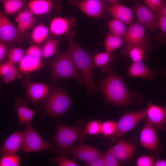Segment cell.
Here are the masks:
<instances>
[{
    "mask_svg": "<svg viewBox=\"0 0 166 166\" xmlns=\"http://www.w3.org/2000/svg\"><path fill=\"white\" fill-rule=\"evenodd\" d=\"M99 88L105 101L108 103L124 107L142 102L141 96L136 92L130 91L123 79L112 69L100 80Z\"/></svg>",
    "mask_w": 166,
    "mask_h": 166,
    "instance_id": "1",
    "label": "cell"
},
{
    "mask_svg": "<svg viewBox=\"0 0 166 166\" xmlns=\"http://www.w3.org/2000/svg\"><path fill=\"white\" fill-rule=\"evenodd\" d=\"M75 34V32L73 31L66 34L69 45L68 49L76 67L81 72L87 87V93L93 95L98 90L93 77V57L75 42L74 38Z\"/></svg>",
    "mask_w": 166,
    "mask_h": 166,
    "instance_id": "2",
    "label": "cell"
},
{
    "mask_svg": "<svg viewBox=\"0 0 166 166\" xmlns=\"http://www.w3.org/2000/svg\"><path fill=\"white\" fill-rule=\"evenodd\" d=\"M50 69L51 80L60 79H76L81 85L85 83L82 75L78 71L67 49L63 52H57L54 59L47 62Z\"/></svg>",
    "mask_w": 166,
    "mask_h": 166,
    "instance_id": "3",
    "label": "cell"
},
{
    "mask_svg": "<svg viewBox=\"0 0 166 166\" xmlns=\"http://www.w3.org/2000/svg\"><path fill=\"white\" fill-rule=\"evenodd\" d=\"M84 130L80 125L69 126L58 122L55 132L51 141L57 148L61 156H65L76 141L83 142L86 137Z\"/></svg>",
    "mask_w": 166,
    "mask_h": 166,
    "instance_id": "4",
    "label": "cell"
},
{
    "mask_svg": "<svg viewBox=\"0 0 166 166\" xmlns=\"http://www.w3.org/2000/svg\"><path fill=\"white\" fill-rule=\"evenodd\" d=\"M72 101L65 90L54 89L46 97L44 106L45 112L50 117H60L68 111Z\"/></svg>",
    "mask_w": 166,
    "mask_h": 166,
    "instance_id": "5",
    "label": "cell"
},
{
    "mask_svg": "<svg viewBox=\"0 0 166 166\" xmlns=\"http://www.w3.org/2000/svg\"><path fill=\"white\" fill-rule=\"evenodd\" d=\"M21 148L23 151L28 153L47 149L52 150L55 148L39 136L30 122L26 125Z\"/></svg>",
    "mask_w": 166,
    "mask_h": 166,
    "instance_id": "6",
    "label": "cell"
},
{
    "mask_svg": "<svg viewBox=\"0 0 166 166\" xmlns=\"http://www.w3.org/2000/svg\"><path fill=\"white\" fill-rule=\"evenodd\" d=\"M145 116L146 108L124 114L117 122L116 132L111 137L113 140L130 131Z\"/></svg>",
    "mask_w": 166,
    "mask_h": 166,
    "instance_id": "7",
    "label": "cell"
},
{
    "mask_svg": "<svg viewBox=\"0 0 166 166\" xmlns=\"http://www.w3.org/2000/svg\"><path fill=\"white\" fill-rule=\"evenodd\" d=\"M156 131L147 121L140 134V144L150 152H157L161 150L162 145L156 134Z\"/></svg>",
    "mask_w": 166,
    "mask_h": 166,
    "instance_id": "8",
    "label": "cell"
},
{
    "mask_svg": "<svg viewBox=\"0 0 166 166\" xmlns=\"http://www.w3.org/2000/svg\"><path fill=\"white\" fill-rule=\"evenodd\" d=\"M24 85L27 98L34 106L45 98L49 92V88L43 82H32L25 80Z\"/></svg>",
    "mask_w": 166,
    "mask_h": 166,
    "instance_id": "9",
    "label": "cell"
},
{
    "mask_svg": "<svg viewBox=\"0 0 166 166\" xmlns=\"http://www.w3.org/2000/svg\"><path fill=\"white\" fill-rule=\"evenodd\" d=\"M71 6H75L90 17L98 18L102 15L106 4L104 0H82L69 1Z\"/></svg>",
    "mask_w": 166,
    "mask_h": 166,
    "instance_id": "10",
    "label": "cell"
},
{
    "mask_svg": "<svg viewBox=\"0 0 166 166\" xmlns=\"http://www.w3.org/2000/svg\"><path fill=\"white\" fill-rule=\"evenodd\" d=\"M146 108V121L157 132L165 130L166 121L164 108L151 103H148Z\"/></svg>",
    "mask_w": 166,
    "mask_h": 166,
    "instance_id": "11",
    "label": "cell"
},
{
    "mask_svg": "<svg viewBox=\"0 0 166 166\" xmlns=\"http://www.w3.org/2000/svg\"><path fill=\"white\" fill-rule=\"evenodd\" d=\"M133 11L139 23L148 30L153 31L158 28V22L156 20L155 14L148 8L136 2Z\"/></svg>",
    "mask_w": 166,
    "mask_h": 166,
    "instance_id": "12",
    "label": "cell"
},
{
    "mask_svg": "<svg viewBox=\"0 0 166 166\" xmlns=\"http://www.w3.org/2000/svg\"><path fill=\"white\" fill-rule=\"evenodd\" d=\"M124 39L126 45H139L148 49L144 26L140 23H134L130 25Z\"/></svg>",
    "mask_w": 166,
    "mask_h": 166,
    "instance_id": "13",
    "label": "cell"
},
{
    "mask_svg": "<svg viewBox=\"0 0 166 166\" xmlns=\"http://www.w3.org/2000/svg\"><path fill=\"white\" fill-rule=\"evenodd\" d=\"M70 155L74 160H80L85 163L100 157L102 152L97 148L79 142L75 146H72L69 150Z\"/></svg>",
    "mask_w": 166,
    "mask_h": 166,
    "instance_id": "14",
    "label": "cell"
},
{
    "mask_svg": "<svg viewBox=\"0 0 166 166\" xmlns=\"http://www.w3.org/2000/svg\"><path fill=\"white\" fill-rule=\"evenodd\" d=\"M21 33L2 11H0V40L5 42L16 41Z\"/></svg>",
    "mask_w": 166,
    "mask_h": 166,
    "instance_id": "15",
    "label": "cell"
},
{
    "mask_svg": "<svg viewBox=\"0 0 166 166\" xmlns=\"http://www.w3.org/2000/svg\"><path fill=\"white\" fill-rule=\"evenodd\" d=\"M136 147L133 142L121 140L111 149L117 160L122 164L132 159Z\"/></svg>",
    "mask_w": 166,
    "mask_h": 166,
    "instance_id": "16",
    "label": "cell"
},
{
    "mask_svg": "<svg viewBox=\"0 0 166 166\" xmlns=\"http://www.w3.org/2000/svg\"><path fill=\"white\" fill-rule=\"evenodd\" d=\"M24 133V131L20 130L10 135L0 147V156L15 154L21 148Z\"/></svg>",
    "mask_w": 166,
    "mask_h": 166,
    "instance_id": "17",
    "label": "cell"
},
{
    "mask_svg": "<svg viewBox=\"0 0 166 166\" xmlns=\"http://www.w3.org/2000/svg\"><path fill=\"white\" fill-rule=\"evenodd\" d=\"M105 10L114 19L121 22L124 24H130L133 19L132 10L119 3L106 4Z\"/></svg>",
    "mask_w": 166,
    "mask_h": 166,
    "instance_id": "18",
    "label": "cell"
},
{
    "mask_svg": "<svg viewBox=\"0 0 166 166\" xmlns=\"http://www.w3.org/2000/svg\"><path fill=\"white\" fill-rule=\"evenodd\" d=\"M14 109L18 119V124L26 125L31 122L32 119L37 111L30 109L27 101L22 97H18L15 101Z\"/></svg>",
    "mask_w": 166,
    "mask_h": 166,
    "instance_id": "19",
    "label": "cell"
},
{
    "mask_svg": "<svg viewBox=\"0 0 166 166\" xmlns=\"http://www.w3.org/2000/svg\"><path fill=\"white\" fill-rule=\"evenodd\" d=\"M127 71L130 77L140 78L145 81L153 80L157 74L155 69H150L143 61L132 62Z\"/></svg>",
    "mask_w": 166,
    "mask_h": 166,
    "instance_id": "20",
    "label": "cell"
},
{
    "mask_svg": "<svg viewBox=\"0 0 166 166\" xmlns=\"http://www.w3.org/2000/svg\"><path fill=\"white\" fill-rule=\"evenodd\" d=\"M57 0H30L27 3L28 9L34 15H42L49 13L59 6Z\"/></svg>",
    "mask_w": 166,
    "mask_h": 166,
    "instance_id": "21",
    "label": "cell"
},
{
    "mask_svg": "<svg viewBox=\"0 0 166 166\" xmlns=\"http://www.w3.org/2000/svg\"><path fill=\"white\" fill-rule=\"evenodd\" d=\"M115 61L113 52L106 51L98 53L93 57V68H97L103 73L108 72L112 69V64Z\"/></svg>",
    "mask_w": 166,
    "mask_h": 166,
    "instance_id": "22",
    "label": "cell"
},
{
    "mask_svg": "<svg viewBox=\"0 0 166 166\" xmlns=\"http://www.w3.org/2000/svg\"><path fill=\"white\" fill-rule=\"evenodd\" d=\"M73 19L69 20L61 17H57L50 21L49 30L51 33L57 36H60L67 34L73 26Z\"/></svg>",
    "mask_w": 166,
    "mask_h": 166,
    "instance_id": "23",
    "label": "cell"
},
{
    "mask_svg": "<svg viewBox=\"0 0 166 166\" xmlns=\"http://www.w3.org/2000/svg\"><path fill=\"white\" fill-rule=\"evenodd\" d=\"M18 29L22 33L33 27L37 20L34 14L28 9L20 11L15 18Z\"/></svg>",
    "mask_w": 166,
    "mask_h": 166,
    "instance_id": "24",
    "label": "cell"
},
{
    "mask_svg": "<svg viewBox=\"0 0 166 166\" xmlns=\"http://www.w3.org/2000/svg\"><path fill=\"white\" fill-rule=\"evenodd\" d=\"M147 50L146 48L140 45H125L121 54L122 56L128 55L132 62L143 61L147 59L146 54Z\"/></svg>",
    "mask_w": 166,
    "mask_h": 166,
    "instance_id": "25",
    "label": "cell"
},
{
    "mask_svg": "<svg viewBox=\"0 0 166 166\" xmlns=\"http://www.w3.org/2000/svg\"><path fill=\"white\" fill-rule=\"evenodd\" d=\"M41 64V58L25 53L18 63L19 70L23 73H28L38 70Z\"/></svg>",
    "mask_w": 166,
    "mask_h": 166,
    "instance_id": "26",
    "label": "cell"
},
{
    "mask_svg": "<svg viewBox=\"0 0 166 166\" xmlns=\"http://www.w3.org/2000/svg\"><path fill=\"white\" fill-rule=\"evenodd\" d=\"M124 42V38L117 36L109 31L108 33L105 41V51L109 52H113L122 46Z\"/></svg>",
    "mask_w": 166,
    "mask_h": 166,
    "instance_id": "27",
    "label": "cell"
},
{
    "mask_svg": "<svg viewBox=\"0 0 166 166\" xmlns=\"http://www.w3.org/2000/svg\"><path fill=\"white\" fill-rule=\"evenodd\" d=\"M48 30L42 23H40L33 29L31 33V38L35 44L42 43L48 37Z\"/></svg>",
    "mask_w": 166,
    "mask_h": 166,
    "instance_id": "28",
    "label": "cell"
},
{
    "mask_svg": "<svg viewBox=\"0 0 166 166\" xmlns=\"http://www.w3.org/2000/svg\"><path fill=\"white\" fill-rule=\"evenodd\" d=\"M14 64L7 61L0 65V75L5 83L13 81L15 78L17 71Z\"/></svg>",
    "mask_w": 166,
    "mask_h": 166,
    "instance_id": "29",
    "label": "cell"
},
{
    "mask_svg": "<svg viewBox=\"0 0 166 166\" xmlns=\"http://www.w3.org/2000/svg\"><path fill=\"white\" fill-rule=\"evenodd\" d=\"M3 2L4 11L7 15L15 14L24 5L23 0H6Z\"/></svg>",
    "mask_w": 166,
    "mask_h": 166,
    "instance_id": "30",
    "label": "cell"
},
{
    "mask_svg": "<svg viewBox=\"0 0 166 166\" xmlns=\"http://www.w3.org/2000/svg\"><path fill=\"white\" fill-rule=\"evenodd\" d=\"M60 42V40L53 38L48 39L41 48L42 58H46L54 54Z\"/></svg>",
    "mask_w": 166,
    "mask_h": 166,
    "instance_id": "31",
    "label": "cell"
},
{
    "mask_svg": "<svg viewBox=\"0 0 166 166\" xmlns=\"http://www.w3.org/2000/svg\"><path fill=\"white\" fill-rule=\"evenodd\" d=\"M108 27L110 32L117 36L124 38L127 29L123 23L113 19L109 21Z\"/></svg>",
    "mask_w": 166,
    "mask_h": 166,
    "instance_id": "32",
    "label": "cell"
},
{
    "mask_svg": "<svg viewBox=\"0 0 166 166\" xmlns=\"http://www.w3.org/2000/svg\"><path fill=\"white\" fill-rule=\"evenodd\" d=\"M117 123L111 120L105 121L101 124L100 133L107 137H112L115 133Z\"/></svg>",
    "mask_w": 166,
    "mask_h": 166,
    "instance_id": "33",
    "label": "cell"
},
{
    "mask_svg": "<svg viewBox=\"0 0 166 166\" xmlns=\"http://www.w3.org/2000/svg\"><path fill=\"white\" fill-rule=\"evenodd\" d=\"M158 18V27L161 33L156 36L155 38L160 45H166V16H161Z\"/></svg>",
    "mask_w": 166,
    "mask_h": 166,
    "instance_id": "34",
    "label": "cell"
},
{
    "mask_svg": "<svg viewBox=\"0 0 166 166\" xmlns=\"http://www.w3.org/2000/svg\"><path fill=\"white\" fill-rule=\"evenodd\" d=\"M101 124L99 120L91 121L86 124L84 128V134L86 136H95L100 133Z\"/></svg>",
    "mask_w": 166,
    "mask_h": 166,
    "instance_id": "35",
    "label": "cell"
},
{
    "mask_svg": "<svg viewBox=\"0 0 166 166\" xmlns=\"http://www.w3.org/2000/svg\"><path fill=\"white\" fill-rule=\"evenodd\" d=\"M20 165V158L15 154H9L1 156L0 166H18Z\"/></svg>",
    "mask_w": 166,
    "mask_h": 166,
    "instance_id": "36",
    "label": "cell"
},
{
    "mask_svg": "<svg viewBox=\"0 0 166 166\" xmlns=\"http://www.w3.org/2000/svg\"><path fill=\"white\" fill-rule=\"evenodd\" d=\"M25 54L24 51L22 49L14 48L11 49L8 53V61L14 64L19 63Z\"/></svg>",
    "mask_w": 166,
    "mask_h": 166,
    "instance_id": "37",
    "label": "cell"
},
{
    "mask_svg": "<svg viewBox=\"0 0 166 166\" xmlns=\"http://www.w3.org/2000/svg\"><path fill=\"white\" fill-rule=\"evenodd\" d=\"M101 158L105 166H117L120 165L118 160L112 152L111 148L104 153Z\"/></svg>",
    "mask_w": 166,
    "mask_h": 166,
    "instance_id": "38",
    "label": "cell"
},
{
    "mask_svg": "<svg viewBox=\"0 0 166 166\" xmlns=\"http://www.w3.org/2000/svg\"><path fill=\"white\" fill-rule=\"evenodd\" d=\"M51 162L59 166H77L74 161L63 156H57L50 159Z\"/></svg>",
    "mask_w": 166,
    "mask_h": 166,
    "instance_id": "39",
    "label": "cell"
},
{
    "mask_svg": "<svg viewBox=\"0 0 166 166\" xmlns=\"http://www.w3.org/2000/svg\"><path fill=\"white\" fill-rule=\"evenodd\" d=\"M155 161L153 157L150 155L140 156L137 159L136 165L137 166H152L154 165Z\"/></svg>",
    "mask_w": 166,
    "mask_h": 166,
    "instance_id": "40",
    "label": "cell"
},
{
    "mask_svg": "<svg viewBox=\"0 0 166 166\" xmlns=\"http://www.w3.org/2000/svg\"><path fill=\"white\" fill-rule=\"evenodd\" d=\"M143 0L146 5L156 13L160 10L164 4L163 0Z\"/></svg>",
    "mask_w": 166,
    "mask_h": 166,
    "instance_id": "41",
    "label": "cell"
},
{
    "mask_svg": "<svg viewBox=\"0 0 166 166\" xmlns=\"http://www.w3.org/2000/svg\"><path fill=\"white\" fill-rule=\"evenodd\" d=\"M25 53L40 58L42 57V49L36 45H32L30 46Z\"/></svg>",
    "mask_w": 166,
    "mask_h": 166,
    "instance_id": "42",
    "label": "cell"
},
{
    "mask_svg": "<svg viewBox=\"0 0 166 166\" xmlns=\"http://www.w3.org/2000/svg\"><path fill=\"white\" fill-rule=\"evenodd\" d=\"M7 51V47L5 43L1 42L0 43V62L2 63L4 60Z\"/></svg>",
    "mask_w": 166,
    "mask_h": 166,
    "instance_id": "43",
    "label": "cell"
},
{
    "mask_svg": "<svg viewBox=\"0 0 166 166\" xmlns=\"http://www.w3.org/2000/svg\"><path fill=\"white\" fill-rule=\"evenodd\" d=\"M88 166H104V164L101 157L94 159L89 162L85 163Z\"/></svg>",
    "mask_w": 166,
    "mask_h": 166,
    "instance_id": "44",
    "label": "cell"
},
{
    "mask_svg": "<svg viewBox=\"0 0 166 166\" xmlns=\"http://www.w3.org/2000/svg\"><path fill=\"white\" fill-rule=\"evenodd\" d=\"M155 166H166V160L158 158L154 163Z\"/></svg>",
    "mask_w": 166,
    "mask_h": 166,
    "instance_id": "45",
    "label": "cell"
},
{
    "mask_svg": "<svg viewBox=\"0 0 166 166\" xmlns=\"http://www.w3.org/2000/svg\"><path fill=\"white\" fill-rule=\"evenodd\" d=\"M155 15L157 17L161 16H166V3L164 4L160 10L155 14Z\"/></svg>",
    "mask_w": 166,
    "mask_h": 166,
    "instance_id": "46",
    "label": "cell"
},
{
    "mask_svg": "<svg viewBox=\"0 0 166 166\" xmlns=\"http://www.w3.org/2000/svg\"><path fill=\"white\" fill-rule=\"evenodd\" d=\"M105 1L109 2V3L112 4L119 3L120 0H104Z\"/></svg>",
    "mask_w": 166,
    "mask_h": 166,
    "instance_id": "47",
    "label": "cell"
},
{
    "mask_svg": "<svg viewBox=\"0 0 166 166\" xmlns=\"http://www.w3.org/2000/svg\"><path fill=\"white\" fill-rule=\"evenodd\" d=\"M165 112V117H166V105H165V107L164 108Z\"/></svg>",
    "mask_w": 166,
    "mask_h": 166,
    "instance_id": "48",
    "label": "cell"
},
{
    "mask_svg": "<svg viewBox=\"0 0 166 166\" xmlns=\"http://www.w3.org/2000/svg\"><path fill=\"white\" fill-rule=\"evenodd\" d=\"M72 0L74 1H81L82 0Z\"/></svg>",
    "mask_w": 166,
    "mask_h": 166,
    "instance_id": "49",
    "label": "cell"
},
{
    "mask_svg": "<svg viewBox=\"0 0 166 166\" xmlns=\"http://www.w3.org/2000/svg\"><path fill=\"white\" fill-rule=\"evenodd\" d=\"M164 74L166 76V69L164 71Z\"/></svg>",
    "mask_w": 166,
    "mask_h": 166,
    "instance_id": "50",
    "label": "cell"
},
{
    "mask_svg": "<svg viewBox=\"0 0 166 166\" xmlns=\"http://www.w3.org/2000/svg\"><path fill=\"white\" fill-rule=\"evenodd\" d=\"M6 0H0L1 1H2L3 2L5 1H6Z\"/></svg>",
    "mask_w": 166,
    "mask_h": 166,
    "instance_id": "51",
    "label": "cell"
}]
</instances>
